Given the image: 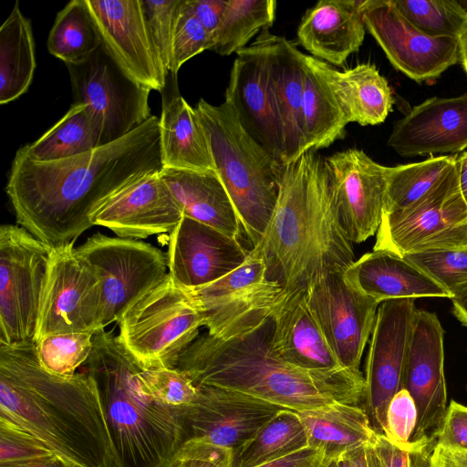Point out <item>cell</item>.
I'll use <instances>...</instances> for the list:
<instances>
[{
  "label": "cell",
  "mask_w": 467,
  "mask_h": 467,
  "mask_svg": "<svg viewBox=\"0 0 467 467\" xmlns=\"http://www.w3.org/2000/svg\"><path fill=\"white\" fill-rule=\"evenodd\" d=\"M47 46L48 52L65 64L83 62L101 46L86 0H72L57 13Z\"/></svg>",
  "instance_id": "obj_38"
},
{
  "label": "cell",
  "mask_w": 467,
  "mask_h": 467,
  "mask_svg": "<svg viewBox=\"0 0 467 467\" xmlns=\"http://www.w3.org/2000/svg\"><path fill=\"white\" fill-rule=\"evenodd\" d=\"M435 442L409 451L410 467H435L431 462V451Z\"/></svg>",
  "instance_id": "obj_56"
},
{
  "label": "cell",
  "mask_w": 467,
  "mask_h": 467,
  "mask_svg": "<svg viewBox=\"0 0 467 467\" xmlns=\"http://www.w3.org/2000/svg\"><path fill=\"white\" fill-rule=\"evenodd\" d=\"M273 306L243 317L214 336L199 335L175 368L196 387L239 391L295 411L332 403L360 405L365 391L361 372L308 370L274 352Z\"/></svg>",
  "instance_id": "obj_2"
},
{
  "label": "cell",
  "mask_w": 467,
  "mask_h": 467,
  "mask_svg": "<svg viewBox=\"0 0 467 467\" xmlns=\"http://www.w3.org/2000/svg\"><path fill=\"white\" fill-rule=\"evenodd\" d=\"M0 467H79V466L68 460H66L65 458L61 457L58 454L50 453L46 456L35 458V459L25 461V462L3 464V465H0Z\"/></svg>",
  "instance_id": "obj_55"
},
{
  "label": "cell",
  "mask_w": 467,
  "mask_h": 467,
  "mask_svg": "<svg viewBox=\"0 0 467 467\" xmlns=\"http://www.w3.org/2000/svg\"><path fill=\"white\" fill-rule=\"evenodd\" d=\"M182 211L161 172L148 174L123 188L92 214V225L109 228L118 236L143 239L171 233Z\"/></svg>",
  "instance_id": "obj_22"
},
{
  "label": "cell",
  "mask_w": 467,
  "mask_h": 467,
  "mask_svg": "<svg viewBox=\"0 0 467 467\" xmlns=\"http://www.w3.org/2000/svg\"><path fill=\"white\" fill-rule=\"evenodd\" d=\"M464 246L467 204L460 191L454 163L443 180L420 201L407 210L383 214L373 250L403 256Z\"/></svg>",
  "instance_id": "obj_10"
},
{
  "label": "cell",
  "mask_w": 467,
  "mask_h": 467,
  "mask_svg": "<svg viewBox=\"0 0 467 467\" xmlns=\"http://www.w3.org/2000/svg\"><path fill=\"white\" fill-rule=\"evenodd\" d=\"M417 419L414 400L410 393L402 389L388 406L384 436L397 447L410 451V441L416 428Z\"/></svg>",
  "instance_id": "obj_47"
},
{
  "label": "cell",
  "mask_w": 467,
  "mask_h": 467,
  "mask_svg": "<svg viewBox=\"0 0 467 467\" xmlns=\"http://www.w3.org/2000/svg\"><path fill=\"white\" fill-rule=\"evenodd\" d=\"M201 307L208 333L258 310L272 307L284 292L282 284L268 275L261 253L252 248L243 265L219 280L191 290Z\"/></svg>",
  "instance_id": "obj_23"
},
{
  "label": "cell",
  "mask_w": 467,
  "mask_h": 467,
  "mask_svg": "<svg viewBox=\"0 0 467 467\" xmlns=\"http://www.w3.org/2000/svg\"><path fill=\"white\" fill-rule=\"evenodd\" d=\"M459 44L460 62L467 73V16L457 36Z\"/></svg>",
  "instance_id": "obj_59"
},
{
  "label": "cell",
  "mask_w": 467,
  "mask_h": 467,
  "mask_svg": "<svg viewBox=\"0 0 467 467\" xmlns=\"http://www.w3.org/2000/svg\"><path fill=\"white\" fill-rule=\"evenodd\" d=\"M388 145L402 157L457 153L467 148V93L433 97L393 124Z\"/></svg>",
  "instance_id": "obj_24"
},
{
  "label": "cell",
  "mask_w": 467,
  "mask_h": 467,
  "mask_svg": "<svg viewBox=\"0 0 467 467\" xmlns=\"http://www.w3.org/2000/svg\"><path fill=\"white\" fill-rule=\"evenodd\" d=\"M182 0H141L149 33L163 70L171 67V43Z\"/></svg>",
  "instance_id": "obj_45"
},
{
  "label": "cell",
  "mask_w": 467,
  "mask_h": 467,
  "mask_svg": "<svg viewBox=\"0 0 467 467\" xmlns=\"http://www.w3.org/2000/svg\"><path fill=\"white\" fill-rule=\"evenodd\" d=\"M431 462L435 467H467V451L434 444Z\"/></svg>",
  "instance_id": "obj_53"
},
{
  "label": "cell",
  "mask_w": 467,
  "mask_h": 467,
  "mask_svg": "<svg viewBox=\"0 0 467 467\" xmlns=\"http://www.w3.org/2000/svg\"><path fill=\"white\" fill-rule=\"evenodd\" d=\"M249 252L239 239L183 215L170 233L168 274L181 287L195 290L238 268Z\"/></svg>",
  "instance_id": "obj_20"
},
{
  "label": "cell",
  "mask_w": 467,
  "mask_h": 467,
  "mask_svg": "<svg viewBox=\"0 0 467 467\" xmlns=\"http://www.w3.org/2000/svg\"><path fill=\"white\" fill-rule=\"evenodd\" d=\"M451 302L452 314L462 326L467 327V292L459 297L451 299Z\"/></svg>",
  "instance_id": "obj_58"
},
{
  "label": "cell",
  "mask_w": 467,
  "mask_h": 467,
  "mask_svg": "<svg viewBox=\"0 0 467 467\" xmlns=\"http://www.w3.org/2000/svg\"><path fill=\"white\" fill-rule=\"evenodd\" d=\"M324 160L345 234L352 244L362 243L377 234L381 223L387 166L358 149L338 151Z\"/></svg>",
  "instance_id": "obj_17"
},
{
  "label": "cell",
  "mask_w": 467,
  "mask_h": 467,
  "mask_svg": "<svg viewBox=\"0 0 467 467\" xmlns=\"http://www.w3.org/2000/svg\"><path fill=\"white\" fill-rule=\"evenodd\" d=\"M443 336L435 313L416 310L403 378V388L413 399L418 413L410 451L436 442L446 415Z\"/></svg>",
  "instance_id": "obj_15"
},
{
  "label": "cell",
  "mask_w": 467,
  "mask_h": 467,
  "mask_svg": "<svg viewBox=\"0 0 467 467\" xmlns=\"http://www.w3.org/2000/svg\"><path fill=\"white\" fill-rule=\"evenodd\" d=\"M169 467H234V451L201 440H186Z\"/></svg>",
  "instance_id": "obj_48"
},
{
  "label": "cell",
  "mask_w": 467,
  "mask_h": 467,
  "mask_svg": "<svg viewBox=\"0 0 467 467\" xmlns=\"http://www.w3.org/2000/svg\"><path fill=\"white\" fill-rule=\"evenodd\" d=\"M159 127L163 169L215 171L195 109L177 89L163 96Z\"/></svg>",
  "instance_id": "obj_30"
},
{
  "label": "cell",
  "mask_w": 467,
  "mask_h": 467,
  "mask_svg": "<svg viewBox=\"0 0 467 467\" xmlns=\"http://www.w3.org/2000/svg\"><path fill=\"white\" fill-rule=\"evenodd\" d=\"M308 447L297 411L283 409L234 452V467H259Z\"/></svg>",
  "instance_id": "obj_36"
},
{
  "label": "cell",
  "mask_w": 467,
  "mask_h": 467,
  "mask_svg": "<svg viewBox=\"0 0 467 467\" xmlns=\"http://www.w3.org/2000/svg\"><path fill=\"white\" fill-rule=\"evenodd\" d=\"M362 15L366 29L392 66L417 82L434 79L460 62L457 37L424 33L393 0H364Z\"/></svg>",
  "instance_id": "obj_14"
},
{
  "label": "cell",
  "mask_w": 467,
  "mask_h": 467,
  "mask_svg": "<svg viewBox=\"0 0 467 467\" xmlns=\"http://www.w3.org/2000/svg\"><path fill=\"white\" fill-rule=\"evenodd\" d=\"M320 67L348 123L378 125L392 110L391 88L374 65L362 63L338 71L320 60Z\"/></svg>",
  "instance_id": "obj_31"
},
{
  "label": "cell",
  "mask_w": 467,
  "mask_h": 467,
  "mask_svg": "<svg viewBox=\"0 0 467 467\" xmlns=\"http://www.w3.org/2000/svg\"><path fill=\"white\" fill-rule=\"evenodd\" d=\"M97 272L102 290V327L124 313L168 275L167 256L142 241L97 233L76 248Z\"/></svg>",
  "instance_id": "obj_11"
},
{
  "label": "cell",
  "mask_w": 467,
  "mask_h": 467,
  "mask_svg": "<svg viewBox=\"0 0 467 467\" xmlns=\"http://www.w3.org/2000/svg\"><path fill=\"white\" fill-rule=\"evenodd\" d=\"M84 365L99 391L114 467H169L184 441L182 408L164 405L143 389V368L105 328L94 333Z\"/></svg>",
  "instance_id": "obj_5"
},
{
  "label": "cell",
  "mask_w": 467,
  "mask_h": 467,
  "mask_svg": "<svg viewBox=\"0 0 467 467\" xmlns=\"http://www.w3.org/2000/svg\"><path fill=\"white\" fill-rule=\"evenodd\" d=\"M259 35L265 47L269 87L281 126L285 164L306 151L302 120L303 53L294 42L268 29Z\"/></svg>",
  "instance_id": "obj_26"
},
{
  "label": "cell",
  "mask_w": 467,
  "mask_h": 467,
  "mask_svg": "<svg viewBox=\"0 0 467 467\" xmlns=\"http://www.w3.org/2000/svg\"><path fill=\"white\" fill-rule=\"evenodd\" d=\"M435 443L448 449L467 451L466 406L455 400L451 401Z\"/></svg>",
  "instance_id": "obj_49"
},
{
  "label": "cell",
  "mask_w": 467,
  "mask_h": 467,
  "mask_svg": "<svg viewBox=\"0 0 467 467\" xmlns=\"http://www.w3.org/2000/svg\"><path fill=\"white\" fill-rule=\"evenodd\" d=\"M363 2L319 1L303 16L297 28L298 42L317 58L342 66L364 41Z\"/></svg>",
  "instance_id": "obj_27"
},
{
  "label": "cell",
  "mask_w": 467,
  "mask_h": 467,
  "mask_svg": "<svg viewBox=\"0 0 467 467\" xmlns=\"http://www.w3.org/2000/svg\"><path fill=\"white\" fill-rule=\"evenodd\" d=\"M54 453L34 435L0 417V465L25 462Z\"/></svg>",
  "instance_id": "obj_46"
},
{
  "label": "cell",
  "mask_w": 467,
  "mask_h": 467,
  "mask_svg": "<svg viewBox=\"0 0 467 467\" xmlns=\"http://www.w3.org/2000/svg\"><path fill=\"white\" fill-rule=\"evenodd\" d=\"M66 66L74 103L88 106L99 147L125 137L152 116L150 89L131 78L102 45L85 61Z\"/></svg>",
  "instance_id": "obj_9"
},
{
  "label": "cell",
  "mask_w": 467,
  "mask_h": 467,
  "mask_svg": "<svg viewBox=\"0 0 467 467\" xmlns=\"http://www.w3.org/2000/svg\"><path fill=\"white\" fill-rule=\"evenodd\" d=\"M374 445L385 467H410L409 451L397 447L386 436L377 434Z\"/></svg>",
  "instance_id": "obj_52"
},
{
  "label": "cell",
  "mask_w": 467,
  "mask_h": 467,
  "mask_svg": "<svg viewBox=\"0 0 467 467\" xmlns=\"http://www.w3.org/2000/svg\"><path fill=\"white\" fill-rule=\"evenodd\" d=\"M93 333L48 335L35 343L41 367L57 376H72L84 365L92 350Z\"/></svg>",
  "instance_id": "obj_40"
},
{
  "label": "cell",
  "mask_w": 467,
  "mask_h": 467,
  "mask_svg": "<svg viewBox=\"0 0 467 467\" xmlns=\"http://www.w3.org/2000/svg\"><path fill=\"white\" fill-rule=\"evenodd\" d=\"M403 16L416 27L433 36H455L466 14L455 0H393Z\"/></svg>",
  "instance_id": "obj_42"
},
{
  "label": "cell",
  "mask_w": 467,
  "mask_h": 467,
  "mask_svg": "<svg viewBox=\"0 0 467 467\" xmlns=\"http://www.w3.org/2000/svg\"><path fill=\"white\" fill-rule=\"evenodd\" d=\"M139 380L143 389L153 399L173 408L192 404L198 395V388L175 368L141 369Z\"/></svg>",
  "instance_id": "obj_43"
},
{
  "label": "cell",
  "mask_w": 467,
  "mask_h": 467,
  "mask_svg": "<svg viewBox=\"0 0 467 467\" xmlns=\"http://www.w3.org/2000/svg\"><path fill=\"white\" fill-rule=\"evenodd\" d=\"M346 283L379 304L398 298L450 297L448 292L419 266L394 253L373 250L343 273Z\"/></svg>",
  "instance_id": "obj_28"
},
{
  "label": "cell",
  "mask_w": 467,
  "mask_h": 467,
  "mask_svg": "<svg viewBox=\"0 0 467 467\" xmlns=\"http://www.w3.org/2000/svg\"><path fill=\"white\" fill-rule=\"evenodd\" d=\"M466 353H467V351H466Z\"/></svg>",
  "instance_id": "obj_62"
},
{
  "label": "cell",
  "mask_w": 467,
  "mask_h": 467,
  "mask_svg": "<svg viewBox=\"0 0 467 467\" xmlns=\"http://www.w3.org/2000/svg\"><path fill=\"white\" fill-rule=\"evenodd\" d=\"M194 109L215 171L234 203L243 230L255 247L272 218L284 164L247 133L230 102L224 100L214 106L201 99Z\"/></svg>",
  "instance_id": "obj_6"
},
{
  "label": "cell",
  "mask_w": 467,
  "mask_h": 467,
  "mask_svg": "<svg viewBox=\"0 0 467 467\" xmlns=\"http://www.w3.org/2000/svg\"><path fill=\"white\" fill-rule=\"evenodd\" d=\"M36 67L30 21L16 2L0 27V104L10 103L26 93Z\"/></svg>",
  "instance_id": "obj_34"
},
{
  "label": "cell",
  "mask_w": 467,
  "mask_h": 467,
  "mask_svg": "<svg viewBox=\"0 0 467 467\" xmlns=\"http://www.w3.org/2000/svg\"><path fill=\"white\" fill-rule=\"evenodd\" d=\"M51 247L22 226L0 227V344L35 343Z\"/></svg>",
  "instance_id": "obj_8"
},
{
  "label": "cell",
  "mask_w": 467,
  "mask_h": 467,
  "mask_svg": "<svg viewBox=\"0 0 467 467\" xmlns=\"http://www.w3.org/2000/svg\"><path fill=\"white\" fill-rule=\"evenodd\" d=\"M187 2L212 39L220 24L225 0H187Z\"/></svg>",
  "instance_id": "obj_50"
},
{
  "label": "cell",
  "mask_w": 467,
  "mask_h": 467,
  "mask_svg": "<svg viewBox=\"0 0 467 467\" xmlns=\"http://www.w3.org/2000/svg\"><path fill=\"white\" fill-rule=\"evenodd\" d=\"M302 120L306 150L328 147L348 124L320 67V59L304 54Z\"/></svg>",
  "instance_id": "obj_33"
},
{
  "label": "cell",
  "mask_w": 467,
  "mask_h": 467,
  "mask_svg": "<svg viewBox=\"0 0 467 467\" xmlns=\"http://www.w3.org/2000/svg\"><path fill=\"white\" fill-rule=\"evenodd\" d=\"M275 11V0H225L211 51L228 56L245 47L255 35L274 24Z\"/></svg>",
  "instance_id": "obj_39"
},
{
  "label": "cell",
  "mask_w": 467,
  "mask_h": 467,
  "mask_svg": "<svg viewBox=\"0 0 467 467\" xmlns=\"http://www.w3.org/2000/svg\"><path fill=\"white\" fill-rule=\"evenodd\" d=\"M119 339L143 369L173 368L205 319L192 292L168 274L118 322Z\"/></svg>",
  "instance_id": "obj_7"
},
{
  "label": "cell",
  "mask_w": 467,
  "mask_h": 467,
  "mask_svg": "<svg viewBox=\"0 0 467 467\" xmlns=\"http://www.w3.org/2000/svg\"><path fill=\"white\" fill-rule=\"evenodd\" d=\"M327 461L320 450L308 446L259 467H325Z\"/></svg>",
  "instance_id": "obj_51"
},
{
  "label": "cell",
  "mask_w": 467,
  "mask_h": 467,
  "mask_svg": "<svg viewBox=\"0 0 467 467\" xmlns=\"http://www.w3.org/2000/svg\"><path fill=\"white\" fill-rule=\"evenodd\" d=\"M414 298L380 303L366 362L363 409L373 430L386 431V414L392 398L403 388L406 356L417 308Z\"/></svg>",
  "instance_id": "obj_13"
},
{
  "label": "cell",
  "mask_w": 467,
  "mask_h": 467,
  "mask_svg": "<svg viewBox=\"0 0 467 467\" xmlns=\"http://www.w3.org/2000/svg\"><path fill=\"white\" fill-rule=\"evenodd\" d=\"M162 170L159 118L152 115L114 142L59 161H35L20 148L5 192L17 223L52 248L75 243L108 199Z\"/></svg>",
  "instance_id": "obj_1"
},
{
  "label": "cell",
  "mask_w": 467,
  "mask_h": 467,
  "mask_svg": "<svg viewBox=\"0 0 467 467\" xmlns=\"http://www.w3.org/2000/svg\"><path fill=\"white\" fill-rule=\"evenodd\" d=\"M457 155L386 167L387 186L383 214L409 209L431 192L447 175Z\"/></svg>",
  "instance_id": "obj_37"
},
{
  "label": "cell",
  "mask_w": 467,
  "mask_h": 467,
  "mask_svg": "<svg viewBox=\"0 0 467 467\" xmlns=\"http://www.w3.org/2000/svg\"><path fill=\"white\" fill-rule=\"evenodd\" d=\"M297 413L308 446L320 450L327 459L373 443L378 434L359 405L332 403Z\"/></svg>",
  "instance_id": "obj_32"
},
{
  "label": "cell",
  "mask_w": 467,
  "mask_h": 467,
  "mask_svg": "<svg viewBox=\"0 0 467 467\" xmlns=\"http://www.w3.org/2000/svg\"><path fill=\"white\" fill-rule=\"evenodd\" d=\"M102 328V290L97 272L77 254L74 243L52 247L35 343L52 334H94Z\"/></svg>",
  "instance_id": "obj_12"
},
{
  "label": "cell",
  "mask_w": 467,
  "mask_h": 467,
  "mask_svg": "<svg viewBox=\"0 0 467 467\" xmlns=\"http://www.w3.org/2000/svg\"><path fill=\"white\" fill-rule=\"evenodd\" d=\"M315 150L283 165L276 204L260 243L268 273L284 289L307 288L355 260L341 225L325 160Z\"/></svg>",
  "instance_id": "obj_4"
},
{
  "label": "cell",
  "mask_w": 467,
  "mask_h": 467,
  "mask_svg": "<svg viewBox=\"0 0 467 467\" xmlns=\"http://www.w3.org/2000/svg\"><path fill=\"white\" fill-rule=\"evenodd\" d=\"M450 295L451 299L467 292V246L431 249L404 254Z\"/></svg>",
  "instance_id": "obj_41"
},
{
  "label": "cell",
  "mask_w": 467,
  "mask_h": 467,
  "mask_svg": "<svg viewBox=\"0 0 467 467\" xmlns=\"http://www.w3.org/2000/svg\"><path fill=\"white\" fill-rule=\"evenodd\" d=\"M99 147V130L88 106L73 103L67 113L36 141L22 148L32 161H59Z\"/></svg>",
  "instance_id": "obj_35"
},
{
  "label": "cell",
  "mask_w": 467,
  "mask_h": 467,
  "mask_svg": "<svg viewBox=\"0 0 467 467\" xmlns=\"http://www.w3.org/2000/svg\"><path fill=\"white\" fill-rule=\"evenodd\" d=\"M272 348L285 361L314 371L348 370L328 344L308 306L305 288L284 289L272 308Z\"/></svg>",
  "instance_id": "obj_25"
},
{
  "label": "cell",
  "mask_w": 467,
  "mask_h": 467,
  "mask_svg": "<svg viewBox=\"0 0 467 467\" xmlns=\"http://www.w3.org/2000/svg\"><path fill=\"white\" fill-rule=\"evenodd\" d=\"M211 47V36L193 15L187 0H182L172 36L171 75L176 76L186 61Z\"/></svg>",
  "instance_id": "obj_44"
},
{
  "label": "cell",
  "mask_w": 467,
  "mask_h": 467,
  "mask_svg": "<svg viewBox=\"0 0 467 467\" xmlns=\"http://www.w3.org/2000/svg\"><path fill=\"white\" fill-rule=\"evenodd\" d=\"M460 8L467 15V0H455Z\"/></svg>",
  "instance_id": "obj_61"
},
{
  "label": "cell",
  "mask_w": 467,
  "mask_h": 467,
  "mask_svg": "<svg viewBox=\"0 0 467 467\" xmlns=\"http://www.w3.org/2000/svg\"><path fill=\"white\" fill-rule=\"evenodd\" d=\"M101 45L135 81L162 92L167 75L152 44L141 0H86Z\"/></svg>",
  "instance_id": "obj_19"
},
{
  "label": "cell",
  "mask_w": 467,
  "mask_h": 467,
  "mask_svg": "<svg viewBox=\"0 0 467 467\" xmlns=\"http://www.w3.org/2000/svg\"><path fill=\"white\" fill-rule=\"evenodd\" d=\"M325 467H352L347 456L341 455L333 459H328Z\"/></svg>",
  "instance_id": "obj_60"
},
{
  "label": "cell",
  "mask_w": 467,
  "mask_h": 467,
  "mask_svg": "<svg viewBox=\"0 0 467 467\" xmlns=\"http://www.w3.org/2000/svg\"><path fill=\"white\" fill-rule=\"evenodd\" d=\"M0 417L79 467H114L98 389L84 373L44 369L35 343L0 344Z\"/></svg>",
  "instance_id": "obj_3"
},
{
  "label": "cell",
  "mask_w": 467,
  "mask_h": 467,
  "mask_svg": "<svg viewBox=\"0 0 467 467\" xmlns=\"http://www.w3.org/2000/svg\"><path fill=\"white\" fill-rule=\"evenodd\" d=\"M236 54L224 100L234 107L247 133L277 162L284 164L282 130L270 91L262 36L259 35Z\"/></svg>",
  "instance_id": "obj_21"
},
{
  "label": "cell",
  "mask_w": 467,
  "mask_h": 467,
  "mask_svg": "<svg viewBox=\"0 0 467 467\" xmlns=\"http://www.w3.org/2000/svg\"><path fill=\"white\" fill-rule=\"evenodd\" d=\"M345 455L352 467H385L374 442L355 449Z\"/></svg>",
  "instance_id": "obj_54"
},
{
  "label": "cell",
  "mask_w": 467,
  "mask_h": 467,
  "mask_svg": "<svg viewBox=\"0 0 467 467\" xmlns=\"http://www.w3.org/2000/svg\"><path fill=\"white\" fill-rule=\"evenodd\" d=\"M455 167L460 191L467 204V151L456 156Z\"/></svg>",
  "instance_id": "obj_57"
},
{
  "label": "cell",
  "mask_w": 467,
  "mask_h": 467,
  "mask_svg": "<svg viewBox=\"0 0 467 467\" xmlns=\"http://www.w3.org/2000/svg\"><path fill=\"white\" fill-rule=\"evenodd\" d=\"M182 408L184 441L194 439L235 452L284 408L232 389L200 386Z\"/></svg>",
  "instance_id": "obj_18"
},
{
  "label": "cell",
  "mask_w": 467,
  "mask_h": 467,
  "mask_svg": "<svg viewBox=\"0 0 467 467\" xmlns=\"http://www.w3.org/2000/svg\"><path fill=\"white\" fill-rule=\"evenodd\" d=\"M161 174L184 216L240 238V219L216 171L163 169Z\"/></svg>",
  "instance_id": "obj_29"
},
{
  "label": "cell",
  "mask_w": 467,
  "mask_h": 467,
  "mask_svg": "<svg viewBox=\"0 0 467 467\" xmlns=\"http://www.w3.org/2000/svg\"><path fill=\"white\" fill-rule=\"evenodd\" d=\"M308 306L340 365L353 372L372 333L379 302L332 273L306 288Z\"/></svg>",
  "instance_id": "obj_16"
}]
</instances>
